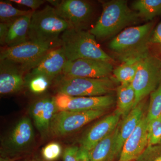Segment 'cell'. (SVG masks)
Returning <instances> with one entry per match:
<instances>
[{
	"instance_id": "cell-4",
	"label": "cell",
	"mask_w": 161,
	"mask_h": 161,
	"mask_svg": "<svg viewBox=\"0 0 161 161\" xmlns=\"http://www.w3.org/2000/svg\"><path fill=\"white\" fill-rule=\"evenodd\" d=\"M72 26L59 16L53 6L47 5L32 15L28 32V41L47 43L60 41L59 36Z\"/></svg>"
},
{
	"instance_id": "cell-9",
	"label": "cell",
	"mask_w": 161,
	"mask_h": 161,
	"mask_svg": "<svg viewBox=\"0 0 161 161\" xmlns=\"http://www.w3.org/2000/svg\"><path fill=\"white\" fill-rule=\"evenodd\" d=\"M54 99L58 112L106 110L115 103V98L110 95L94 97H73L58 93Z\"/></svg>"
},
{
	"instance_id": "cell-2",
	"label": "cell",
	"mask_w": 161,
	"mask_h": 161,
	"mask_svg": "<svg viewBox=\"0 0 161 161\" xmlns=\"http://www.w3.org/2000/svg\"><path fill=\"white\" fill-rule=\"evenodd\" d=\"M61 47L67 60L92 59L112 63L114 59L104 51L95 37L84 30L69 28L60 38Z\"/></svg>"
},
{
	"instance_id": "cell-37",
	"label": "cell",
	"mask_w": 161,
	"mask_h": 161,
	"mask_svg": "<svg viewBox=\"0 0 161 161\" xmlns=\"http://www.w3.org/2000/svg\"><path fill=\"white\" fill-rule=\"evenodd\" d=\"M28 161L27 160H22V161Z\"/></svg>"
},
{
	"instance_id": "cell-29",
	"label": "cell",
	"mask_w": 161,
	"mask_h": 161,
	"mask_svg": "<svg viewBox=\"0 0 161 161\" xmlns=\"http://www.w3.org/2000/svg\"><path fill=\"white\" fill-rule=\"evenodd\" d=\"M135 161H161V144L148 146Z\"/></svg>"
},
{
	"instance_id": "cell-20",
	"label": "cell",
	"mask_w": 161,
	"mask_h": 161,
	"mask_svg": "<svg viewBox=\"0 0 161 161\" xmlns=\"http://www.w3.org/2000/svg\"><path fill=\"white\" fill-rule=\"evenodd\" d=\"M117 106L115 112L123 119L135 106L136 93L131 84H120L116 89Z\"/></svg>"
},
{
	"instance_id": "cell-24",
	"label": "cell",
	"mask_w": 161,
	"mask_h": 161,
	"mask_svg": "<svg viewBox=\"0 0 161 161\" xmlns=\"http://www.w3.org/2000/svg\"><path fill=\"white\" fill-rule=\"evenodd\" d=\"M58 112L54 97H44L43 108V138H46L49 135L52 121Z\"/></svg>"
},
{
	"instance_id": "cell-28",
	"label": "cell",
	"mask_w": 161,
	"mask_h": 161,
	"mask_svg": "<svg viewBox=\"0 0 161 161\" xmlns=\"http://www.w3.org/2000/svg\"><path fill=\"white\" fill-rule=\"evenodd\" d=\"M148 146L161 144V116L148 121Z\"/></svg>"
},
{
	"instance_id": "cell-34",
	"label": "cell",
	"mask_w": 161,
	"mask_h": 161,
	"mask_svg": "<svg viewBox=\"0 0 161 161\" xmlns=\"http://www.w3.org/2000/svg\"><path fill=\"white\" fill-rule=\"evenodd\" d=\"M12 23H0V43L1 45H5V40Z\"/></svg>"
},
{
	"instance_id": "cell-15",
	"label": "cell",
	"mask_w": 161,
	"mask_h": 161,
	"mask_svg": "<svg viewBox=\"0 0 161 161\" xmlns=\"http://www.w3.org/2000/svg\"><path fill=\"white\" fill-rule=\"evenodd\" d=\"M67 61L61 47H56L48 52L26 77L43 75L53 80L62 74Z\"/></svg>"
},
{
	"instance_id": "cell-11",
	"label": "cell",
	"mask_w": 161,
	"mask_h": 161,
	"mask_svg": "<svg viewBox=\"0 0 161 161\" xmlns=\"http://www.w3.org/2000/svg\"><path fill=\"white\" fill-rule=\"evenodd\" d=\"M112 63L92 59L67 60L62 75L69 77L90 78L109 77L113 72Z\"/></svg>"
},
{
	"instance_id": "cell-25",
	"label": "cell",
	"mask_w": 161,
	"mask_h": 161,
	"mask_svg": "<svg viewBox=\"0 0 161 161\" xmlns=\"http://www.w3.org/2000/svg\"><path fill=\"white\" fill-rule=\"evenodd\" d=\"M150 95V103L146 115L148 121L161 116V83Z\"/></svg>"
},
{
	"instance_id": "cell-8",
	"label": "cell",
	"mask_w": 161,
	"mask_h": 161,
	"mask_svg": "<svg viewBox=\"0 0 161 161\" xmlns=\"http://www.w3.org/2000/svg\"><path fill=\"white\" fill-rule=\"evenodd\" d=\"M105 111L98 110L84 112H58L55 114L52 121L50 134L55 137L69 135L103 116Z\"/></svg>"
},
{
	"instance_id": "cell-38",
	"label": "cell",
	"mask_w": 161,
	"mask_h": 161,
	"mask_svg": "<svg viewBox=\"0 0 161 161\" xmlns=\"http://www.w3.org/2000/svg\"></svg>"
},
{
	"instance_id": "cell-16",
	"label": "cell",
	"mask_w": 161,
	"mask_h": 161,
	"mask_svg": "<svg viewBox=\"0 0 161 161\" xmlns=\"http://www.w3.org/2000/svg\"><path fill=\"white\" fill-rule=\"evenodd\" d=\"M25 73L16 64L6 60H0V93L8 95L19 92L25 83Z\"/></svg>"
},
{
	"instance_id": "cell-7",
	"label": "cell",
	"mask_w": 161,
	"mask_h": 161,
	"mask_svg": "<svg viewBox=\"0 0 161 161\" xmlns=\"http://www.w3.org/2000/svg\"><path fill=\"white\" fill-rule=\"evenodd\" d=\"M60 46V40L47 43L27 41L17 46L3 49L1 52L0 60H9L19 65L24 72L29 71L48 52Z\"/></svg>"
},
{
	"instance_id": "cell-27",
	"label": "cell",
	"mask_w": 161,
	"mask_h": 161,
	"mask_svg": "<svg viewBox=\"0 0 161 161\" xmlns=\"http://www.w3.org/2000/svg\"><path fill=\"white\" fill-rule=\"evenodd\" d=\"M28 80V86L31 92L36 94L45 92L50 85L52 80L43 75L26 77Z\"/></svg>"
},
{
	"instance_id": "cell-17",
	"label": "cell",
	"mask_w": 161,
	"mask_h": 161,
	"mask_svg": "<svg viewBox=\"0 0 161 161\" xmlns=\"http://www.w3.org/2000/svg\"><path fill=\"white\" fill-rule=\"evenodd\" d=\"M143 100L132 109L129 114L123 119L120 125H119L116 147L119 155L125 142L134 132L145 115L144 113Z\"/></svg>"
},
{
	"instance_id": "cell-21",
	"label": "cell",
	"mask_w": 161,
	"mask_h": 161,
	"mask_svg": "<svg viewBox=\"0 0 161 161\" xmlns=\"http://www.w3.org/2000/svg\"><path fill=\"white\" fill-rule=\"evenodd\" d=\"M145 55L139 58L129 59L113 69L112 73L116 81L120 84H131L139 66L141 59Z\"/></svg>"
},
{
	"instance_id": "cell-30",
	"label": "cell",
	"mask_w": 161,
	"mask_h": 161,
	"mask_svg": "<svg viewBox=\"0 0 161 161\" xmlns=\"http://www.w3.org/2000/svg\"><path fill=\"white\" fill-rule=\"evenodd\" d=\"M62 153V148L60 144L56 142L50 143L43 147L42 155L46 161L56 160Z\"/></svg>"
},
{
	"instance_id": "cell-1",
	"label": "cell",
	"mask_w": 161,
	"mask_h": 161,
	"mask_svg": "<svg viewBox=\"0 0 161 161\" xmlns=\"http://www.w3.org/2000/svg\"><path fill=\"white\" fill-rule=\"evenodd\" d=\"M102 6L100 16L88 31L98 39L112 37L127 26L135 24L141 18L136 12L130 9L125 0L105 2Z\"/></svg>"
},
{
	"instance_id": "cell-31",
	"label": "cell",
	"mask_w": 161,
	"mask_h": 161,
	"mask_svg": "<svg viewBox=\"0 0 161 161\" xmlns=\"http://www.w3.org/2000/svg\"><path fill=\"white\" fill-rule=\"evenodd\" d=\"M149 46L152 45L161 55V22L152 31L150 39Z\"/></svg>"
},
{
	"instance_id": "cell-26",
	"label": "cell",
	"mask_w": 161,
	"mask_h": 161,
	"mask_svg": "<svg viewBox=\"0 0 161 161\" xmlns=\"http://www.w3.org/2000/svg\"><path fill=\"white\" fill-rule=\"evenodd\" d=\"M44 97L41 98L33 103L30 108V113L33 119L35 126L43 137V108Z\"/></svg>"
},
{
	"instance_id": "cell-13",
	"label": "cell",
	"mask_w": 161,
	"mask_h": 161,
	"mask_svg": "<svg viewBox=\"0 0 161 161\" xmlns=\"http://www.w3.org/2000/svg\"><path fill=\"white\" fill-rule=\"evenodd\" d=\"M121 117L115 112L95 123L81 136L79 141L80 147L89 151L92 150L99 142L115 131Z\"/></svg>"
},
{
	"instance_id": "cell-35",
	"label": "cell",
	"mask_w": 161,
	"mask_h": 161,
	"mask_svg": "<svg viewBox=\"0 0 161 161\" xmlns=\"http://www.w3.org/2000/svg\"><path fill=\"white\" fill-rule=\"evenodd\" d=\"M76 161H91L90 151L83 147H79Z\"/></svg>"
},
{
	"instance_id": "cell-36",
	"label": "cell",
	"mask_w": 161,
	"mask_h": 161,
	"mask_svg": "<svg viewBox=\"0 0 161 161\" xmlns=\"http://www.w3.org/2000/svg\"><path fill=\"white\" fill-rule=\"evenodd\" d=\"M0 161H12L11 160L9 159L8 158H1Z\"/></svg>"
},
{
	"instance_id": "cell-6",
	"label": "cell",
	"mask_w": 161,
	"mask_h": 161,
	"mask_svg": "<svg viewBox=\"0 0 161 161\" xmlns=\"http://www.w3.org/2000/svg\"><path fill=\"white\" fill-rule=\"evenodd\" d=\"M161 83V59L149 52L141 59L131 83L136 93L135 106L157 88Z\"/></svg>"
},
{
	"instance_id": "cell-5",
	"label": "cell",
	"mask_w": 161,
	"mask_h": 161,
	"mask_svg": "<svg viewBox=\"0 0 161 161\" xmlns=\"http://www.w3.org/2000/svg\"><path fill=\"white\" fill-rule=\"evenodd\" d=\"M58 93L73 97H94L108 95L114 90L109 77L90 78L69 77L60 74L54 79Z\"/></svg>"
},
{
	"instance_id": "cell-10",
	"label": "cell",
	"mask_w": 161,
	"mask_h": 161,
	"mask_svg": "<svg viewBox=\"0 0 161 161\" xmlns=\"http://www.w3.org/2000/svg\"><path fill=\"white\" fill-rule=\"evenodd\" d=\"M33 127L30 119L24 117L18 121L3 141V152L13 156L26 151L34 140Z\"/></svg>"
},
{
	"instance_id": "cell-19",
	"label": "cell",
	"mask_w": 161,
	"mask_h": 161,
	"mask_svg": "<svg viewBox=\"0 0 161 161\" xmlns=\"http://www.w3.org/2000/svg\"><path fill=\"white\" fill-rule=\"evenodd\" d=\"M34 11L17 19L11 23L5 40L6 47L17 46L28 41L31 20Z\"/></svg>"
},
{
	"instance_id": "cell-32",
	"label": "cell",
	"mask_w": 161,
	"mask_h": 161,
	"mask_svg": "<svg viewBox=\"0 0 161 161\" xmlns=\"http://www.w3.org/2000/svg\"><path fill=\"white\" fill-rule=\"evenodd\" d=\"M9 2L26 6L31 8V10L36 11V9L44 4L46 1L42 0H9Z\"/></svg>"
},
{
	"instance_id": "cell-12",
	"label": "cell",
	"mask_w": 161,
	"mask_h": 161,
	"mask_svg": "<svg viewBox=\"0 0 161 161\" xmlns=\"http://www.w3.org/2000/svg\"><path fill=\"white\" fill-rule=\"evenodd\" d=\"M53 7L59 16L76 29L84 30L92 13L90 3L82 0L58 1Z\"/></svg>"
},
{
	"instance_id": "cell-22",
	"label": "cell",
	"mask_w": 161,
	"mask_h": 161,
	"mask_svg": "<svg viewBox=\"0 0 161 161\" xmlns=\"http://www.w3.org/2000/svg\"><path fill=\"white\" fill-rule=\"evenodd\" d=\"M132 6L140 17L147 21L161 16V0H137L133 2Z\"/></svg>"
},
{
	"instance_id": "cell-23",
	"label": "cell",
	"mask_w": 161,
	"mask_h": 161,
	"mask_svg": "<svg viewBox=\"0 0 161 161\" xmlns=\"http://www.w3.org/2000/svg\"><path fill=\"white\" fill-rule=\"evenodd\" d=\"M35 10H21L14 7L10 3L0 1L1 23H12L21 17L31 13Z\"/></svg>"
},
{
	"instance_id": "cell-14",
	"label": "cell",
	"mask_w": 161,
	"mask_h": 161,
	"mask_svg": "<svg viewBox=\"0 0 161 161\" xmlns=\"http://www.w3.org/2000/svg\"><path fill=\"white\" fill-rule=\"evenodd\" d=\"M148 121L144 115L123 145L118 161H135L148 146Z\"/></svg>"
},
{
	"instance_id": "cell-18",
	"label": "cell",
	"mask_w": 161,
	"mask_h": 161,
	"mask_svg": "<svg viewBox=\"0 0 161 161\" xmlns=\"http://www.w3.org/2000/svg\"><path fill=\"white\" fill-rule=\"evenodd\" d=\"M119 125L115 131L90 151L91 161H114L119 156L117 150Z\"/></svg>"
},
{
	"instance_id": "cell-33",
	"label": "cell",
	"mask_w": 161,
	"mask_h": 161,
	"mask_svg": "<svg viewBox=\"0 0 161 161\" xmlns=\"http://www.w3.org/2000/svg\"><path fill=\"white\" fill-rule=\"evenodd\" d=\"M79 147L77 146L68 147L63 152L64 161H76Z\"/></svg>"
},
{
	"instance_id": "cell-3",
	"label": "cell",
	"mask_w": 161,
	"mask_h": 161,
	"mask_svg": "<svg viewBox=\"0 0 161 161\" xmlns=\"http://www.w3.org/2000/svg\"><path fill=\"white\" fill-rule=\"evenodd\" d=\"M153 26L154 23L150 22L127 27L111 40L109 48L123 62L142 57L149 52V39Z\"/></svg>"
}]
</instances>
